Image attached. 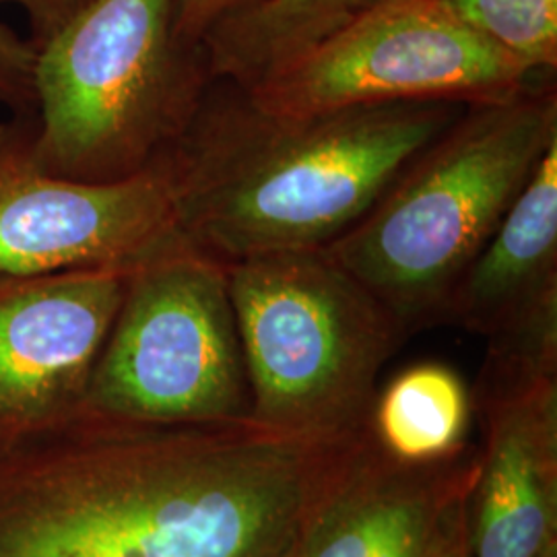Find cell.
Instances as JSON below:
<instances>
[{
  "mask_svg": "<svg viewBox=\"0 0 557 557\" xmlns=\"http://www.w3.org/2000/svg\"><path fill=\"white\" fill-rule=\"evenodd\" d=\"M178 0H94L36 62V160L50 174L119 182L149 170L195 116L209 77L176 34Z\"/></svg>",
  "mask_w": 557,
  "mask_h": 557,
  "instance_id": "obj_4",
  "label": "cell"
},
{
  "mask_svg": "<svg viewBox=\"0 0 557 557\" xmlns=\"http://www.w3.org/2000/svg\"><path fill=\"white\" fill-rule=\"evenodd\" d=\"M541 557H557V541H554V543L541 554Z\"/></svg>",
  "mask_w": 557,
  "mask_h": 557,
  "instance_id": "obj_21",
  "label": "cell"
},
{
  "mask_svg": "<svg viewBox=\"0 0 557 557\" xmlns=\"http://www.w3.org/2000/svg\"><path fill=\"white\" fill-rule=\"evenodd\" d=\"M478 475V450L411 467L386 457L368 430L347 440L283 557H432Z\"/></svg>",
  "mask_w": 557,
  "mask_h": 557,
  "instance_id": "obj_11",
  "label": "cell"
},
{
  "mask_svg": "<svg viewBox=\"0 0 557 557\" xmlns=\"http://www.w3.org/2000/svg\"><path fill=\"white\" fill-rule=\"evenodd\" d=\"M374 2H380V0H354V9L359 11V9H366V7L374 4Z\"/></svg>",
  "mask_w": 557,
  "mask_h": 557,
  "instance_id": "obj_20",
  "label": "cell"
},
{
  "mask_svg": "<svg viewBox=\"0 0 557 557\" xmlns=\"http://www.w3.org/2000/svg\"><path fill=\"white\" fill-rule=\"evenodd\" d=\"M473 419V393L457 370L440 361H421L376 393L366 430L386 457L430 467L471 448Z\"/></svg>",
  "mask_w": 557,
  "mask_h": 557,
  "instance_id": "obj_13",
  "label": "cell"
},
{
  "mask_svg": "<svg viewBox=\"0 0 557 557\" xmlns=\"http://www.w3.org/2000/svg\"><path fill=\"white\" fill-rule=\"evenodd\" d=\"M347 440L81 411L0 455V557H283Z\"/></svg>",
  "mask_w": 557,
  "mask_h": 557,
  "instance_id": "obj_1",
  "label": "cell"
},
{
  "mask_svg": "<svg viewBox=\"0 0 557 557\" xmlns=\"http://www.w3.org/2000/svg\"><path fill=\"white\" fill-rule=\"evenodd\" d=\"M250 421L310 440L366 430L384 363L407 333L324 248L225 264Z\"/></svg>",
  "mask_w": 557,
  "mask_h": 557,
  "instance_id": "obj_5",
  "label": "cell"
},
{
  "mask_svg": "<svg viewBox=\"0 0 557 557\" xmlns=\"http://www.w3.org/2000/svg\"><path fill=\"white\" fill-rule=\"evenodd\" d=\"M549 75L556 73L533 69L440 0H380L244 91L264 112L312 116L400 101L499 103Z\"/></svg>",
  "mask_w": 557,
  "mask_h": 557,
  "instance_id": "obj_7",
  "label": "cell"
},
{
  "mask_svg": "<svg viewBox=\"0 0 557 557\" xmlns=\"http://www.w3.org/2000/svg\"><path fill=\"white\" fill-rule=\"evenodd\" d=\"M38 50L0 23V103L15 114L36 112Z\"/></svg>",
  "mask_w": 557,
  "mask_h": 557,
  "instance_id": "obj_16",
  "label": "cell"
},
{
  "mask_svg": "<svg viewBox=\"0 0 557 557\" xmlns=\"http://www.w3.org/2000/svg\"><path fill=\"white\" fill-rule=\"evenodd\" d=\"M36 112L0 124V273L137 267L180 242L161 161L133 178L81 182L36 160Z\"/></svg>",
  "mask_w": 557,
  "mask_h": 557,
  "instance_id": "obj_8",
  "label": "cell"
},
{
  "mask_svg": "<svg viewBox=\"0 0 557 557\" xmlns=\"http://www.w3.org/2000/svg\"><path fill=\"white\" fill-rule=\"evenodd\" d=\"M465 108L400 101L278 116L213 81L160 160L180 239L221 264L326 248Z\"/></svg>",
  "mask_w": 557,
  "mask_h": 557,
  "instance_id": "obj_2",
  "label": "cell"
},
{
  "mask_svg": "<svg viewBox=\"0 0 557 557\" xmlns=\"http://www.w3.org/2000/svg\"><path fill=\"white\" fill-rule=\"evenodd\" d=\"M133 269L0 273V455L83 411Z\"/></svg>",
  "mask_w": 557,
  "mask_h": 557,
  "instance_id": "obj_10",
  "label": "cell"
},
{
  "mask_svg": "<svg viewBox=\"0 0 557 557\" xmlns=\"http://www.w3.org/2000/svg\"><path fill=\"white\" fill-rule=\"evenodd\" d=\"M483 421L469 557H541L557 541V333L490 338L471 391Z\"/></svg>",
  "mask_w": 557,
  "mask_h": 557,
  "instance_id": "obj_9",
  "label": "cell"
},
{
  "mask_svg": "<svg viewBox=\"0 0 557 557\" xmlns=\"http://www.w3.org/2000/svg\"><path fill=\"white\" fill-rule=\"evenodd\" d=\"M13 2L23 9L29 23V41L36 50L48 40H52L60 29L75 20L83 9L94 0H0V4Z\"/></svg>",
  "mask_w": 557,
  "mask_h": 557,
  "instance_id": "obj_18",
  "label": "cell"
},
{
  "mask_svg": "<svg viewBox=\"0 0 557 557\" xmlns=\"http://www.w3.org/2000/svg\"><path fill=\"white\" fill-rule=\"evenodd\" d=\"M485 38L543 73L557 69V0H440Z\"/></svg>",
  "mask_w": 557,
  "mask_h": 557,
  "instance_id": "obj_15",
  "label": "cell"
},
{
  "mask_svg": "<svg viewBox=\"0 0 557 557\" xmlns=\"http://www.w3.org/2000/svg\"><path fill=\"white\" fill-rule=\"evenodd\" d=\"M432 557H469V543H467V502L458 510L444 541L440 543L438 552Z\"/></svg>",
  "mask_w": 557,
  "mask_h": 557,
  "instance_id": "obj_19",
  "label": "cell"
},
{
  "mask_svg": "<svg viewBox=\"0 0 557 557\" xmlns=\"http://www.w3.org/2000/svg\"><path fill=\"white\" fill-rule=\"evenodd\" d=\"M227 269L182 239L137 264L83 411L156 423L250 419Z\"/></svg>",
  "mask_w": 557,
  "mask_h": 557,
  "instance_id": "obj_6",
  "label": "cell"
},
{
  "mask_svg": "<svg viewBox=\"0 0 557 557\" xmlns=\"http://www.w3.org/2000/svg\"><path fill=\"white\" fill-rule=\"evenodd\" d=\"M554 143L556 75L515 100L467 106L324 250L407 335L436 324Z\"/></svg>",
  "mask_w": 557,
  "mask_h": 557,
  "instance_id": "obj_3",
  "label": "cell"
},
{
  "mask_svg": "<svg viewBox=\"0 0 557 557\" xmlns=\"http://www.w3.org/2000/svg\"><path fill=\"white\" fill-rule=\"evenodd\" d=\"M257 2L260 0H178L176 34L188 44H200L213 25Z\"/></svg>",
  "mask_w": 557,
  "mask_h": 557,
  "instance_id": "obj_17",
  "label": "cell"
},
{
  "mask_svg": "<svg viewBox=\"0 0 557 557\" xmlns=\"http://www.w3.org/2000/svg\"><path fill=\"white\" fill-rule=\"evenodd\" d=\"M557 301V143L458 278L440 322L494 337Z\"/></svg>",
  "mask_w": 557,
  "mask_h": 557,
  "instance_id": "obj_12",
  "label": "cell"
},
{
  "mask_svg": "<svg viewBox=\"0 0 557 557\" xmlns=\"http://www.w3.org/2000/svg\"><path fill=\"white\" fill-rule=\"evenodd\" d=\"M354 13V0H260L200 41L209 77L248 89L317 48Z\"/></svg>",
  "mask_w": 557,
  "mask_h": 557,
  "instance_id": "obj_14",
  "label": "cell"
}]
</instances>
